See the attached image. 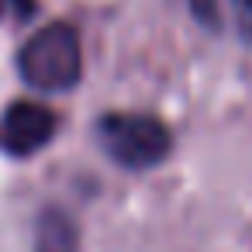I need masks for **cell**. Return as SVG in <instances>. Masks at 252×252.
<instances>
[{
  "mask_svg": "<svg viewBox=\"0 0 252 252\" xmlns=\"http://www.w3.org/2000/svg\"><path fill=\"white\" fill-rule=\"evenodd\" d=\"M56 135V114L35 100H14L0 118V145L11 156H32Z\"/></svg>",
  "mask_w": 252,
  "mask_h": 252,
  "instance_id": "cell-3",
  "label": "cell"
},
{
  "mask_svg": "<svg viewBox=\"0 0 252 252\" xmlns=\"http://www.w3.org/2000/svg\"><path fill=\"white\" fill-rule=\"evenodd\" d=\"M100 145L107 156L128 169H149L159 166L173 152V135L169 128L152 118V114H135V111H111L97 125Z\"/></svg>",
  "mask_w": 252,
  "mask_h": 252,
  "instance_id": "cell-2",
  "label": "cell"
},
{
  "mask_svg": "<svg viewBox=\"0 0 252 252\" xmlns=\"http://www.w3.org/2000/svg\"><path fill=\"white\" fill-rule=\"evenodd\" d=\"M193 4V14H197V21H204V25H218V4L214 0H190Z\"/></svg>",
  "mask_w": 252,
  "mask_h": 252,
  "instance_id": "cell-6",
  "label": "cell"
},
{
  "mask_svg": "<svg viewBox=\"0 0 252 252\" xmlns=\"http://www.w3.org/2000/svg\"><path fill=\"white\" fill-rule=\"evenodd\" d=\"M231 18H235L238 38L252 45V0H231Z\"/></svg>",
  "mask_w": 252,
  "mask_h": 252,
  "instance_id": "cell-5",
  "label": "cell"
},
{
  "mask_svg": "<svg viewBox=\"0 0 252 252\" xmlns=\"http://www.w3.org/2000/svg\"><path fill=\"white\" fill-rule=\"evenodd\" d=\"M18 69L25 83L35 90H45V94L73 90L83 76V49H80L76 28L56 21L35 32L18 52Z\"/></svg>",
  "mask_w": 252,
  "mask_h": 252,
  "instance_id": "cell-1",
  "label": "cell"
},
{
  "mask_svg": "<svg viewBox=\"0 0 252 252\" xmlns=\"http://www.w3.org/2000/svg\"><path fill=\"white\" fill-rule=\"evenodd\" d=\"M7 11H18L25 18V14H32V0H0V18H4Z\"/></svg>",
  "mask_w": 252,
  "mask_h": 252,
  "instance_id": "cell-7",
  "label": "cell"
},
{
  "mask_svg": "<svg viewBox=\"0 0 252 252\" xmlns=\"http://www.w3.org/2000/svg\"><path fill=\"white\" fill-rule=\"evenodd\" d=\"M35 252H80V231L59 207H45L35 221Z\"/></svg>",
  "mask_w": 252,
  "mask_h": 252,
  "instance_id": "cell-4",
  "label": "cell"
}]
</instances>
